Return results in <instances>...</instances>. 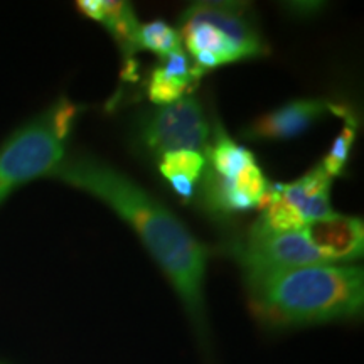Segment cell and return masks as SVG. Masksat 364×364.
Masks as SVG:
<instances>
[{
  "label": "cell",
  "instance_id": "cell-1",
  "mask_svg": "<svg viewBox=\"0 0 364 364\" xmlns=\"http://www.w3.org/2000/svg\"><path fill=\"white\" fill-rule=\"evenodd\" d=\"M49 177L100 199L139 235L174 287L198 336L206 341L209 252L184 223L124 172L91 156H65Z\"/></svg>",
  "mask_w": 364,
  "mask_h": 364
},
{
  "label": "cell",
  "instance_id": "cell-2",
  "mask_svg": "<svg viewBox=\"0 0 364 364\" xmlns=\"http://www.w3.org/2000/svg\"><path fill=\"white\" fill-rule=\"evenodd\" d=\"M253 316L272 327L324 324L358 317L364 273L356 265H307L245 273Z\"/></svg>",
  "mask_w": 364,
  "mask_h": 364
},
{
  "label": "cell",
  "instance_id": "cell-3",
  "mask_svg": "<svg viewBox=\"0 0 364 364\" xmlns=\"http://www.w3.org/2000/svg\"><path fill=\"white\" fill-rule=\"evenodd\" d=\"M78 108L59 100L0 145V206L27 182L49 177L65 159Z\"/></svg>",
  "mask_w": 364,
  "mask_h": 364
},
{
  "label": "cell",
  "instance_id": "cell-4",
  "mask_svg": "<svg viewBox=\"0 0 364 364\" xmlns=\"http://www.w3.org/2000/svg\"><path fill=\"white\" fill-rule=\"evenodd\" d=\"M332 177L321 166L289 184H270L258 208L262 215L252 230L284 233L334 215L331 208Z\"/></svg>",
  "mask_w": 364,
  "mask_h": 364
},
{
  "label": "cell",
  "instance_id": "cell-5",
  "mask_svg": "<svg viewBox=\"0 0 364 364\" xmlns=\"http://www.w3.org/2000/svg\"><path fill=\"white\" fill-rule=\"evenodd\" d=\"M140 142L156 157L182 150L206 156L209 122L201 102L184 97L157 108L140 127Z\"/></svg>",
  "mask_w": 364,
  "mask_h": 364
},
{
  "label": "cell",
  "instance_id": "cell-6",
  "mask_svg": "<svg viewBox=\"0 0 364 364\" xmlns=\"http://www.w3.org/2000/svg\"><path fill=\"white\" fill-rule=\"evenodd\" d=\"M236 253L245 273L327 263L309 243L302 230L284 233H262L250 230L247 241Z\"/></svg>",
  "mask_w": 364,
  "mask_h": 364
},
{
  "label": "cell",
  "instance_id": "cell-7",
  "mask_svg": "<svg viewBox=\"0 0 364 364\" xmlns=\"http://www.w3.org/2000/svg\"><path fill=\"white\" fill-rule=\"evenodd\" d=\"M199 21L216 27L233 41L247 59L260 58L268 53L252 9L238 2H198L182 14L181 22Z\"/></svg>",
  "mask_w": 364,
  "mask_h": 364
},
{
  "label": "cell",
  "instance_id": "cell-8",
  "mask_svg": "<svg viewBox=\"0 0 364 364\" xmlns=\"http://www.w3.org/2000/svg\"><path fill=\"white\" fill-rule=\"evenodd\" d=\"M309 243L327 263L348 265L361 258L364 248V225L358 218L331 215L302 228Z\"/></svg>",
  "mask_w": 364,
  "mask_h": 364
},
{
  "label": "cell",
  "instance_id": "cell-9",
  "mask_svg": "<svg viewBox=\"0 0 364 364\" xmlns=\"http://www.w3.org/2000/svg\"><path fill=\"white\" fill-rule=\"evenodd\" d=\"M332 103L326 100L304 98L285 103L270 113H265L245 130L250 140H289L302 135L318 118L331 112Z\"/></svg>",
  "mask_w": 364,
  "mask_h": 364
},
{
  "label": "cell",
  "instance_id": "cell-10",
  "mask_svg": "<svg viewBox=\"0 0 364 364\" xmlns=\"http://www.w3.org/2000/svg\"><path fill=\"white\" fill-rule=\"evenodd\" d=\"M179 26L181 41L186 43L191 58L194 59V65L198 66L196 70L199 73L247 59L233 41L228 39L211 24L186 21L179 22Z\"/></svg>",
  "mask_w": 364,
  "mask_h": 364
},
{
  "label": "cell",
  "instance_id": "cell-11",
  "mask_svg": "<svg viewBox=\"0 0 364 364\" xmlns=\"http://www.w3.org/2000/svg\"><path fill=\"white\" fill-rule=\"evenodd\" d=\"M206 156L209 171L225 181H235L241 172L257 164L253 154L243 145L236 144L220 125L216 127L213 142L208 145Z\"/></svg>",
  "mask_w": 364,
  "mask_h": 364
},
{
  "label": "cell",
  "instance_id": "cell-12",
  "mask_svg": "<svg viewBox=\"0 0 364 364\" xmlns=\"http://www.w3.org/2000/svg\"><path fill=\"white\" fill-rule=\"evenodd\" d=\"M204 167H206V157L188 150L166 154L159 162V171L164 179L169 182L172 191L182 199L193 198L196 184L203 176Z\"/></svg>",
  "mask_w": 364,
  "mask_h": 364
},
{
  "label": "cell",
  "instance_id": "cell-13",
  "mask_svg": "<svg viewBox=\"0 0 364 364\" xmlns=\"http://www.w3.org/2000/svg\"><path fill=\"white\" fill-rule=\"evenodd\" d=\"M105 2V17L102 24L107 27L108 33L113 36L118 48L125 56H132L139 51V31L140 24L136 21L134 9L127 2Z\"/></svg>",
  "mask_w": 364,
  "mask_h": 364
},
{
  "label": "cell",
  "instance_id": "cell-14",
  "mask_svg": "<svg viewBox=\"0 0 364 364\" xmlns=\"http://www.w3.org/2000/svg\"><path fill=\"white\" fill-rule=\"evenodd\" d=\"M331 112H334L336 115L344 118V127L341 130V134L336 136L334 144L324 161H322L321 167L326 171V174L329 177L334 176H341L346 169V164L349 161V154H351L353 144L356 140V134H358V122L351 112L348 110L346 107H341V105H334L332 103Z\"/></svg>",
  "mask_w": 364,
  "mask_h": 364
},
{
  "label": "cell",
  "instance_id": "cell-15",
  "mask_svg": "<svg viewBox=\"0 0 364 364\" xmlns=\"http://www.w3.org/2000/svg\"><path fill=\"white\" fill-rule=\"evenodd\" d=\"M139 48L156 53L159 58H166L182 49L181 34L164 21L147 22L140 26Z\"/></svg>",
  "mask_w": 364,
  "mask_h": 364
},
{
  "label": "cell",
  "instance_id": "cell-16",
  "mask_svg": "<svg viewBox=\"0 0 364 364\" xmlns=\"http://www.w3.org/2000/svg\"><path fill=\"white\" fill-rule=\"evenodd\" d=\"M193 76H174L156 68L149 80V98L156 105H171L184 98L194 83Z\"/></svg>",
  "mask_w": 364,
  "mask_h": 364
},
{
  "label": "cell",
  "instance_id": "cell-17",
  "mask_svg": "<svg viewBox=\"0 0 364 364\" xmlns=\"http://www.w3.org/2000/svg\"><path fill=\"white\" fill-rule=\"evenodd\" d=\"M78 11L91 21L102 22L105 17V2L103 0H80L76 2Z\"/></svg>",
  "mask_w": 364,
  "mask_h": 364
}]
</instances>
